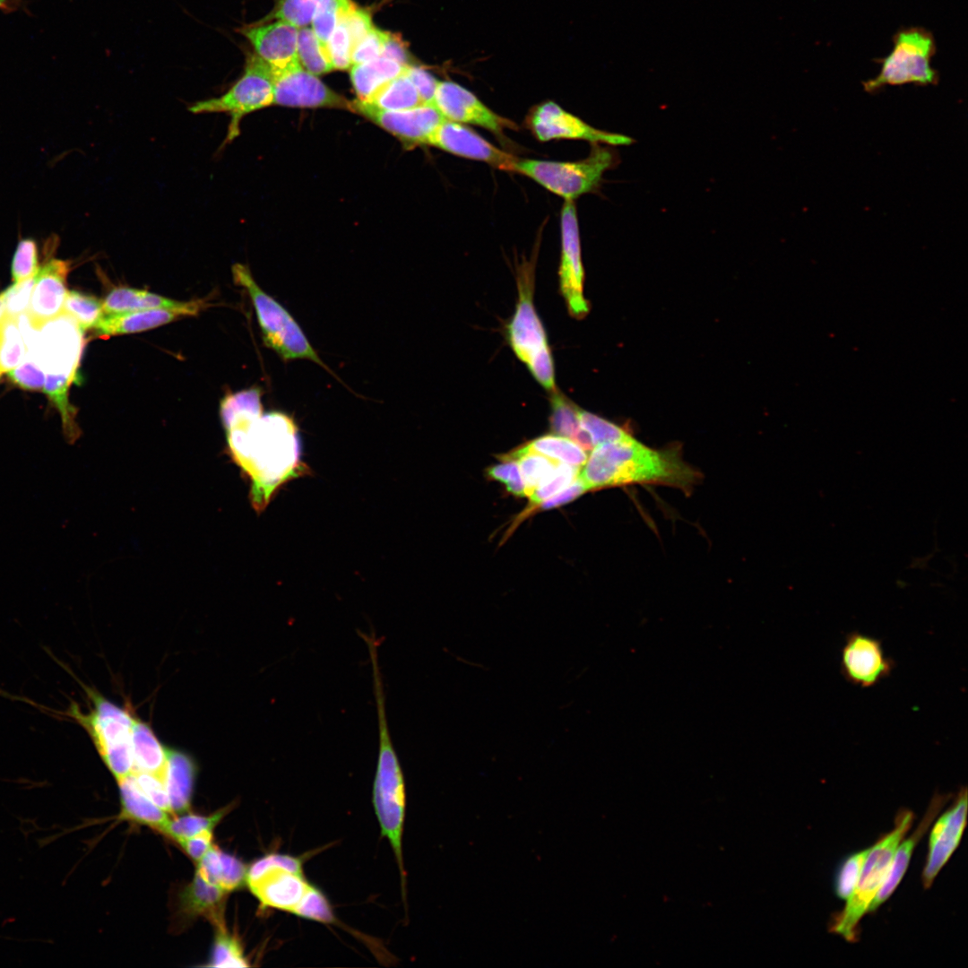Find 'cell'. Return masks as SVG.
<instances>
[{"instance_id":"cell-21","label":"cell","mask_w":968,"mask_h":968,"mask_svg":"<svg viewBox=\"0 0 968 968\" xmlns=\"http://www.w3.org/2000/svg\"><path fill=\"white\" fill-rule=\"evenodd\" d=\"M238 30L272 71L284 70L299 64L297 55L298 28L294 25L273 21L244 25Z\"/></svg>"},{"instance_id":"cell-50","label":"cell","mask_w":968,"mask_h":968,"mask_svg":"<svg viewBox=\"0 0 968 968\" xmlns=\"http://www.w3.org/2000/svg\"><path fill=\"white\" fill-rule=\"evenodd\" d=\"M247 868L238 858L220 851L218 886L229 893L241 887L246 880Z\"/></svg>"},{"instance_id":"cell-47","label":"cell","mask_w":968,"mask_h":968,"mask_svg":"<svg viewBox=\"0 0 968 968\" xmlns=\"http://www.w3.org/2000/svg\"><path fill=\"white\" fill-rule=\"evenodd\" d=\"M581 468L559 462L552 476L529 497L532 506H538L573 483Z\"/></svg>"},{"instance_id":"cell-49","label":"cell","mask_w":968,"mask_h":968,"mask_svg":"<svg viewBox=\"0 0 968 968\" xmlns=\"http://www.w3.org/2000/svg\"><path fill=\"white\" fill-rule=\"evenodd\" d=\"M278 868L303 873L300 858L283 853H270L251 864L247 869L246 883L253 882L268 869Z\"/></svg>"},{"instance_id":"cell-34","label":"cell","mask_w":968,"mask_h":968,"mask_svg":"<svg viewBox=\"0 0 968 968\" xmlns=\"http://www.w3.org/2000/svg\"><path fill=\"white\" fill-rule=\"evenodd\" d=\"M26 352L27 345L19 317L5 315L0 321V375L14 369Z\"/></svg>"},{"instance_id":"cell-20","label":"cell","mask_w":968,"mask_h":968,"mask_svg":"<svg viewBox=\"0 0 968 968\" xmlns=\"http://www.w3.org/2000/svg\"><path fill=\"white\" fill-rule=\"evenodd\" d=\"M71 262L52 258L39 267L24 315L35 328L63 314Z\"/></svg>"},{"instance_id":"cell-33","label":"cell","mask_w":968,"mask_h":968,"mask_svg":"<svg viewBox=\"0 0 968 968\" xmlns=\"http://www.w3.org/2000/svg\"><path fill=\"white\" fill-rule=\"evenodd\" d=\"M507 458L515 459L518 462L521 475L524 485L525 496L530 497L533 491L545 483L556 471L558 462L554 461L543 454L522 446Z\"/></svg>"},{"instance_id":"cell-12","label":"cell","mask_w":968,"mask_h":968,"mask_svg":"<svg viewBox=\"0 0 968 968\" xmlns=\"http://www.w3.org/2000/svg\"><path fill=\"white\" fill-rule=\"evenodd\" d=\"M527 124L532 134L540 142L569 139L612 145H627L633 142L626 135L591 126L553 101L543 102L532 108L528 115Z\"/></svg>"},{"instance_id":"cell-36","label":"cell","mask_w":968,"mask_h":968,"mask_svg":"<svg viewBox=\"0 0 968 968\" xmlns=\"http://www.w3.org/2000/svg\"><path fill=\"white\" fill-rule=\"evenodd\" d=\"M229 810V806L207 816L187 814L172 819L169 818L160 833L178 842L204 830H213Z\"/></svg>"},{"instance_id":"cell-19","label":"cell","mask_w":968,"mask_h":968,"mask_svg":"<svg viewBox=\"0 0 968 968\" xmlns=\"http://www.w3.org/2000/svg\"><path fill=\"white\" fill-rule=\"evenodd\" d=\"M967 816V789L959 790L952 806L935 822L929 834L922 883L928 889L960 843Z\"/></svg>"},{"instance_id":"cell-44","label":"cell","mask_w":968,"mask_h":968,"mask_svg":"<svg viewBox=\"0 0 968 968\" xmlns=\"http://www.w3.org/2000/svg\"><path fill=\"white\" fill-rule=\"evenodd\" d=\"M869 849L848 855L839 865L834 877V892L847 901L852 895L868 855Z\"/></svg>"},{"instance_id":"cell-18","label":"cell","mask_w":968,"mask_h":968,"mask_svg":"<svg viewBox=\"0 0 968 968\" xmlns=\"http://www.w3.org/2000/svg\"><path fill=\"white\" fill-rule=\"evenodd\" d=\"M428 145L462 158L486 162L500 170L514 172L515 156L460 123L445 119L430 136Z\"/></svg>"},{"instance_id":"cell-27","label":"cell","mask_w":968,"mask_h":968,"mask_svg":"<svg viewBox=\"0 0 968 968\" xmlns=\"http://www.w3.org/2000/svg\"><path fill=\"white\" fill-rule=\"evenodd\" d=\"M117 781L121 799L119 817L161 832L169 819V813L143 792L132 773Z\"/></svg>"},{"instance_id":"cell-9","label":"cell","mask_w":968,"mask_h":968,"mask_svg":"<svg viewBox=\"0 0 968 968\" xmlns=\"http://www.w3.org/2000/svg\"><path fill=\"white\" fill-rule=\"evenodd\" d=\"M614 164V153L595 143L590 155L577 161L517 159L514 172L530 177L565 201H574L595 191L605 171Z\"/></svg>"},{"instance_id":"cell-30","label":"cell","mask_w":968,"mask_h":968,"mask_svg":"<svg viewBox=\"0 0 968 968\" xmlns=\"http://www.w3.org/2000/svg\"><path fill=\"white\" fill-rule=\"evenodd\" d=\"M407 66L384 56L353 65L350 69V79L358 96L357 100L369 99L383 85L402 74Z\"/></svg>"},{"instance_id":"cell-23","label":"cell","mask_w":968,"mask_h":968,"mask_svg":"<svg viewBox=\"0 0 968 968\" xmlns=\"http://www.w3.org/2000/svg\"><path fill=\"white\" fill-rule=\"evenodd\" d=\"M949 799V795H935L919 826L909 838L899 843L895 849L887 876L870 903L868 912H875L892 895L908 869L912 854L916 845Z\"/></svg>"},{"instance_id":"cell-5","label":"cell","mask_w":968,"mask_h":968,"mask_svg":"<svg viewBox=\"0 0 968 968\" xmlns=\"http://www.w3.org/2000/svg\"><path fill=\"white\" fill-rule=\"evenodd\" d=\"M85 690L92 703L90 711L84 713L77 704L72 703L64 714L87 731L114 777L117 780L125 777L134 767L131 736L135 718L92 688Z\"/></svg>"},{"instance_id":"cell-22","label":"cell","mask_w":968,"mask_h":968,"mask_svg":"<svg viewBox=\"0 0 968 968\" xmlns=\"http://www.w3.org/2000/svg\"><path fill=\"white\" fill-rule=\"evenodd\" d=\"M247 886L263 906L292 912L311 884L304 873L278 868L266 870Z\"/></svg>"},{"instance_id":"cell-45","label":"cell","mask_w":968,"mask_h":968,"mask_svg":"<svg viewBox=\"0 0 968 968\" xmlns=\"http://www.w3.org/2000/svg\"><path fill=\"white\" fill-rule=\"evenodd\" d=\"M39 269L37 243L32 238H22L15 249L11 272L13 283L34 277Z\"/></svg>"},{"instance_id":"cell-42","label":"cell","mask_w":968,"mask_h":968,"mask_svg":"<svg viewBox=\"0 0 968 968\" xmlns=\"http://www.w3.org/2000/svg\"><path fill=\"white\" fill-rule=\"evenodd\" d=\"M291 913L318 922L337 923V919L327 897L313 885L310 886Z\"/></svg>"},{"instance_id":"cell-35","label":"cell","mask_w":968,"mask_h":968,"mask_svg":"<svg viewBox=\"0 0 968 968\" xmlns=\"http://www.w3.org/2000/svg\"><path fill=\"white\" fill-rule=\"evenodd\" d=\"M297 55L301 66L316 76L334 70L327 48L308 26L298 30Z\"/></svg>"},{"instance_id":"cell-63","label":"cell","mask_w":968,"mask_h":968,"mask_svg":"<svg viewBox=\"0 0 968 968\" xmlns=\"http://www.w3.org/2000/svg\"><path fill=\"white\" fill-rule=\"evenodd\" d=\"M5 0H0V6H3Z\"/></svg>"},{"instance_id":"cell-10","label":"cell","mask_w":968,"mask_h":968,"mask_svg":"<svg viewBox=\"0 0 968 968\" xmlns=\"http://www.w3.org/2000/svg\"><path fill=\"white\" fill-rule=\"evenodd\" d=\"M273 73L272 67L255 52L246 56L244 72L233 85L218 97L193 103L194 114L226 113L230 116L224 144L238 136L244 117L272 105Z\"/></svg>"},{"instance_id":"cell-1","label":"cell","mask_w":968,"mask_h":968,"mask_svg":"<svg viewBox=\"0 0 968 968\" xmlns=\"http://www.w3.org/2000/svg\"><path fill=\"white\" fill-rule=\"evenodd\" d=\"M261 395L258 387L229 393L220 410L229 455L251 480L250 498L257 512L304 469L293 419L281 411L263 414Z\"/></svg>"},{"instance_id":"cell-29","label":"cell","mask_w":968,"mask_h":968,"mask_svg":"<svg viewBox=\"0 0 968 968\" xmlns=\"http://www.w3.org/2000/svg\"><path fill=\"white\" fill-rule=\"evenodd\" d=\"M195 777L192 758L180 751H168L165 787L171 812L184 813L190 808Z\"/></svg>"},{"instance_id":"cell-43","label":"cell","mask_w":968,"mask_h":968,"mask_svg":"<svg viewBox=\"0 0 968 968\" xmlns=\"http://www.w3.org/2000/svg\"><path fill=\"white\" fill-rule=\"evenodd\" d=\"M578 415L580 426L589 434L594 447L631 436L624 428L595 414L579 409Z\"/></svg>"},{"instance_id":"cell-32","label":"cell","mask_w":968,"mask_h":968,"mask_svg":"<svg viewBox=\"0 0 968 968\" xmlns=\"http://www.w3.org/2000/svg\"><path fill=\"white\" fill-rule=\"evenodd\" d=\"M558 462L582 468L589 453L572 439L551 434L537 437L524 445Z\"/></svg>"},{"instance_id":"cell-2","label":"cell","mask_w":968,"mask_h":968,"mask_svg":"<svg viewBox=\"0 0 968 968\" xmlns=\"http://www.w3.org/2000/svg\"><path fill=\"white\" fill-rule=\"evenodd\" d=\"M580 478L588 490L628 484H658L687 493L701 479L676 446L656 450L632 436L596 445L581 468Z\"/></svg>"},{"instance_id":"cell-14","label":"cell","mask_w":968,"mask_h":968,"mask_svg":"<svg viewBox=\"0 0 968 968\" xmlns=\"http://www.w3.org/2000/svg\"><path fill=\"white\" fill-rule=\"evenodd\" d=\"M272 104L293 108H334L353 111V104L300 64L272 71Z\"/></svg>"},{"instance_id":"cell-24","label":"cell","mask_w":968,"mask_h":968,"mask_svg":"<svg viewBox=\"0 0 968 968\" xmlns=\"http://www.w3.org/2000/svg\"><path fill=\"white\" fill-rule=\"evenodd\" d=\"M206 307L203 300L178 301L143 290L115 287L102 300L104 315L154 308H173L196 315Z\"/></svg>"},{"instance_id":"cell-7","label":"cell","mask_w":968,"mask_h":968,"mask_svg":"<svg viewBox=\"0 0 968 968\" xmlns=\"http://www.w3.org/2000/svg\"><path fill=\"white\" fill-rule=\"evenodd\" d=\"M914 816L909 809L898 811L894 829L869 848L856 887L843 910L834 919L830 930L849 942L858 939V925L883 885L895 849L911 827Z\"/></svg>"},{"instance_id":"cell-39","label":"cell","mask_w":968,"mask_h":968,"mask_svg":"<svg viewBox=\"0 0 968 968\" xmlns=\"http://www.w3.org/2000/svg\"><path fill=\"white\" fill-rule=\"evenodd\" d=\"M353 5L350 0H318L312 20V29L321 44L327 48L328 40L340 18Z\"/></svg>"},{"instance_id":"cell-40","label":"cell","mask_w":968,"mask_h":968,"mask_svg":"<svg viewBox=\"0 0 968 968\" xmlns=\"http://www.w3.org/2000/svg\"><path fill=\"white\" fill-rule=\"evenodd\" d=\"M315 7V0H275L272 12L256 22L281 21L299 29L312 22Z\"/></svg>"},{"instance_id":"cell-31","label":"cell","mask_w":968,"mask_h":968,"mask_svg":"<svg viewBox=\"0 0 968 968\" xmlns=\"http://www.w3.org/2000/svg\"><path fill=\"white\" fill-rule=\"evenodd\" d=\"M361 102L389 111L409 109L424 104L405 72L383 85L369 99Z\"/></svg>"},{"instance_id":"cell-57","label":"cell","mask_w":968,"mask_h":968,"mask_svg":"<svg viewBox=\"0 0 968 968\" xmlns=\"http://www.w3.org/2000/svg\"><path fill=\"white\" fill-rule=\"evenodd\" d=\"M405 73L417 89L421 101L431 104L439 81L422 67L413 65L406 67Z\"/></svg>"},{"instance_id":"cell-13","label":"cell","mask_w":968,"mask_h":968,"mask_svg":"<svg viewBox=\"0 0 968 968\" xmlns=\"http://www.w3.org/2000/svg\"><path fill=\"white\" fill-rule=\"evenodd\" d=\"M533 268L532 263L523 262L517 271L519 297L515 313L507 326L509 343L525 364L540 351L549 349L533 305Z\"/></svg>"},{"instance_id":"cell-48","label":"cell","mask_w":968,"mask_h":968,"mask_svg":"<svg viewBox=\"0 0 968 968\" xmlns=\"http://www.w3.org/2000/svg\"><path fill=\"white\" fill-rule=\"evenodd\" d=\"M19 386L28 390H43L45 373L36 356L27 350L22 361L8 373Z\"/></svg>"},{"instance_id":"cell-56","label":"cell","mask_w":968,"mask_h":968,"mask_svg":"<svg viewBox=\"0 0 968 968\" xmlns=\"http://www.w3.org/2000/svg\"><path fill=\"white\" fill-rule=\"evenodd\" d=\"M342 18L349 30L353 48L374 27L370 13L354 4L342 15Z\"/></svg>"},{"instance_id":"cell-26","label":"cell","mask_w":968,"mask_h":968,"mask_svg":"<svg viewBox=\"0 0 968 968\" xmlns=\"http://www.w3.org/2000/svg\"><path fill=\"white\" fill-rule=\"evenodd\" d=\"M227 892L195 876L180 893L179 911L186 918L204 917L215 927L225 924L223 906Z\"/></svg>"},{"instance_id":"cell-37","label":"cell","mask_w":968,"mask_h":968,"mask_svg":"<svg viewBox=\"0 0 968 968\" xmlns=\"http://www.w3.org/2000/svg\"><path fill=\"white\" fill-rule=\"evenodd\" d=\"M215 928L214 943L208 966L248 967L250 964L237 938L227 930L225 924Z\"/></svg>"},{"instance_id":"cell-51","label":"cell","mask_w":968,"mask_h":968,"mask_svg":"<svg viewBox=\"0 0 968 968\" xmlns=\"http://www.w3.org/2000/svg\"><path fill=\"white\" fill-rule=\"evenodd\" d=\"M389 32L373 27L352 49L351 64L359 65L381 56Z\"/></svg>"},{"instance_id":"cell-6","label":"cell","mask_w":968,"mask_h":968,"mask_svg":"<svg viewBox=\"0 0 968 968\" xmlns=\"http://www.w3.org/2000/svg\"><path fill=\"white\" fill-rule=\"evenodd\" d=\"M892 42L891 52L876 60L880 65L877 75L862 82L866 92L877 94L888 85L938 84V72L931 66L937 44L930 30L920 26L903 27L893 35Z\"/></svg>"},{"instance_id":"cell-4","label":"cell","mask_w":968,"mask_h":968,"mask_svg":"<svg viewBox=\"0 0 968 968\" xmlns=\"http://www.w3.org/2000/svg\"><path fill=\"white\" fill-rule=\"evenodd\" d=\"M84 331L76 321L63 313L39 328H31L24 336L27 350L39 360L45 373L43 391L56 407L71 406L69 388L74 380L84 347Z\"/></svg>"},{"instance_id":"cell-8","label":"cell","mask_w":968,"mask_h":968,"mask_svg":"<svg viewBox=\"0 0 968 968\" xmlns=\"http://www.w3.org/2000/svg\"><path fill=\"white\" fill-rule=\"evenodd\" d=\"M232 275L235 283L244 287L252 299L263 339L267 347L273 350L285 361L298 359H309L333 374L311 346L292 315L258 286L246 265L234 264Z\"/></svg>"},{"instance_id":"cell-62","label":"cell","mask_w":968,"mask_h":968,"mask_svg":"<svg viewBox=\"0 0 968 968\" xmlns=\"http://www.w3.org/2000/svg\"><path fill=\"white\" fill-rule=\"evenodd\" d=\"M6 315L4 291L0 293V321Z\"/></svg>"},{"instance_id":"cell-38","label":"cell","mask_w":968,"mask_h":968,"mask_svg":"<svg viewBox=\"0 0 968 968\" xmlns=\"http://www.w3.org/2000/svg\"><path fill=\"white\" fill-rule=\"evenodd\" d=\"M63 313L73 318L83 331L93 329L104 315L101 300L75 290H68Z\"/></svg>"},{"instance_id":"cell-59","label":"cell","mask_w":968,"mask_h":968,"mask_svg":"<svg viewBox=\"0 0 968 968\" xmlns=\"http://www.w3.org/2000/svg\"><path fill=\"white\" fill-rule=\"evenodd\" d=\"M586 491H588L587 487L585 486L580 476H578L576 480L568 487L565 488L554 496L544 500L537 506L540 510L556 508L576 499L578 497H580Z\"/></svg>"},{"instance_id":"cell-15","label":"cell","mask_w":968,"mask_h":968,"mask_svg":"<svg viewBox=\"0 0 968 968\" xmlns=\"http://www.w3.org/2000/svg\"><path fill=\"white\" fill-rule=\"evenodd\" d=\"M840 665L844 678L860 687L876 686L895 668L879 639L856 631L845 637Z\"/></svg>"},{"instance_id":"cell-53","label":"cell","mask_w":968,"mask_h":968,"mask_svg":"<svg viewBox=\"0 0 968 968\" xmlns=\"http://www.w3.org/2000/svg\"><path fill=\"white\" fill-rule=\"evenodd\" d=\"M35 276L24 281L13 283L4 291L6 315L19 317L26 313L30 304Z\"/></svg>"},{"instance_id":"cell-54","label":"cell","mask_w":968,"mask_h":968,"mask_svg":"<svg viewBox=\"0 0 968 968\" xmlns=\"http://www.w3.org/2000/svg\"><path fill=\"white\" fill-rule=\"evenodd\" d=\"M132 774L143 792L161 809L171 813L164 782L159 777L144 772L133 771Z\"/></svg>"},{"instance_id":"cell-28","label":"cell","mask_w":968,"mask_h":968,"mask_svg":"<svg viewBox=\"0 0 968 968\" xmlns=\"http://www.w3.org/2000/svg\"><path fill=\"white\" fill-rule=\"evenodd\" d=\"M131 742L133 771L153 774L165 783L169 750L159 741L151 728L134 719Z\"/></svg>"},{"instance_id":"cell-58","label":"cell","mask_w":968,"mask_h":968,"mask_svg":"<svg viewBox=\"0 0 968 968\" xmlns=\"http://www.w3.org/2000/svg\"><path fill=\"white\" fill-rule=\"evenodd\" d=\"M220 850L212 845L203 858L197 861L196 874L204 881L218 886L220 870Z\"/></svg>"},{"instance_id":"cell-25","label":"cell","mask_w":968,"mask_h":968,"mask_svg":"<svg viewBox=\"0 0 968 968\" xmlns=\"http://www.w3.org/2000/svg\"><path fill=\"white\" fill-rule=\"evenodd\" d=\"M186 315H190L186 311L173 308L103 315L93 329L99 336L110 337L144 332Z\"/></svg>"},{"instance_id":"cell-55","label":"cell","mask_w":968,"mask_h":968,"mask_svg":"<svg viewBox=\"0 0 968 968\" xmlns=\"http://www.w3.org/2000/svg\"><path fill=\"white\" fill-rule=\"evenodd\" d=\"M534 378L546 389L554 390L555 373L549 349L540 351L526 363Z\"/></svg>"},{"instance_id":"cell-61","label":"cell","mask_w":968,"mask_h":968,"mask_svg":"<svg viewBox=\"0 0 968 968\" xmlns=\"http://www.w3.org/2000/svg\"><path fill=\"white\" fill-rule=\"evenodd\" d=\"M381 56L393 59L402 65H410L409 53L402 43V39L398 36H394L391 33L385 42L384 48Z\"/></svg>"},{"instance_id":"cell-17","label":"cell","mask_w":968,"mask_h":968,"mask_svg":"<svg viewBox=\"0 0 968 968\" xmlns=\"http://www.w3.org/2000/svg\"><path fill=\"white\" fill-rule=\"evenodd\" d=\"M358 112L408 145L428 144L435 130L445 120L433 104H420L403 110H381L366 103L352 102Z\"/></svg>"},{"instance_id":"cell-52","label":"cell","mask_w":968,"mask_h":968,"mask_svg":"<svg viewBox=\"0 0 968 968\" xmlns=\"http://www.w3.org/2000/svg\"><path fill=\"white\" fill-rule=\"evenodd\" d=\"M505 461L488 468V475L495 480L503 482L511 494L525 496L518 462L512 458H506Z\"/></svg>"},{"instance_id":"cell-3","label":"cell","mask_w":968,"mask_h":968,"mask_svg":"<svg viewBox=\"0 0 968 968\" xmlns=\"http://www.w3.org/2000/svg\"><path fill=\"white\" fill-rule=\"evenodd\" d=\"M372 666L374 695L378 725V754L373 783V806L382 837H386L398 865L404 897L405 871L402 859V833L405 817V783L394 749L386 716L385 696L378 661V644H367Z\"/></svg>"},{"instance_id":"cell-60","label":"cell","mask_w":968,"mask_h":968,"mask_svg":"<svg viewBox=\"0 0 968 968\" xmlns=\"http://www.w3.org/2000/svg\"><path fill=\"white\" fill-rule=\"evenodd\" d=\"M212 831L204 830L194 836L180 840L177 843L192 860L199 861L212 845Z\"/></svg>"},{"instance_id":"cell-11","label":"cell","mask_w":968,"mask_h":968,"mask_svg":"<svg viewBox=\"0 0 968 968\" xmlns=\"http://www.w3.org/2000/svg\"><path fill=\"white\" fill-rule=\"evenodd\" d=\"M561 258L559 286L569 313L577 318L584 316L589 307L583 297L584 272L576 208L574 201L566 200L560 214Z\"/></svg>"},{"instance_id":"cell-46","label":"cell","mask_w":968,"mask_h":968,"mask_svg":"<svg viewBox=\"0 0 968 968\" xmlns=\"http://www.w3.org/2000/svg\"><path fill=\"white\" fill-rule=\"evenodd\" d=\"M352 49V41L341 16L327 43V50L333 69L345 70L351 66Z\"/></svg>"},{"instance_id":"cell-16","label":"cell","mask_w":968,"mask_h":968,"mask_svg":"<svg viewBox=\"0 0 968 968\" xmlns=\"http://www.w3.org/2000/svg\"><path fill=\"white\" fill-rule=\"evenodd\" d=\"M444 119L482 127L503 135L516 125L484 105L472 92L449 81L438 82L432 103Z\"/></svg>"},{"instance_id":"cell-41","label":"cell","mask_w":968,"mask_h":968,"mask_svg":"<svg viewBox=\"0 0 968 968\" xmlns=\"http://www.w3.org/2000/svg\"><path fill=\"white\" fill-rule=\"evenodd\" d=\"M579 408L564 395L554 393L551 398L550 426L555 435L572 439L581 429Z\"/></svg>"}]
</instances>
